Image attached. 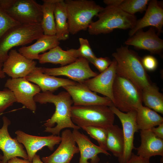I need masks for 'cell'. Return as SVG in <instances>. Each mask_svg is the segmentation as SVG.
I'll use <instances>...</instances> for the list:
<instances>
[{
    "instance_id": "1",
    "label": "cell",
    "mask_w": 163,
    "mask_h": 163,
    "mask_svg": "<svg viewBox=\"0 0 163 163\" xmlns=\"http://www.w3.org/2000/svg\"><path fill=\"white\" fill-rule=\"evenodd\" d=\"M34 100L36 102L41 104L52 103L55 106L54 113L43 124L46 127L44 132L59 136L61 130L66 128L80 129L72 120L71 110L73 102L66 91H61L57 95L50 91L40 92L34 96Z\"/></svg>"
},
{
    "instance_id": "2",
    "label": "cell",
    "mask_w": 163,
    "mask_h": 163,
    "mask_svg": "<svg viewBox=\"0 0 163 163\" xmlns=\"http://www.w3.org/2000/svg\"><path fill=\"white\" fill-rule=\"evenodd\" d=\"M112 56L116 63L117 75L129 80L141 90L151 84L142 59L136 52L121 46Z\"/></svg>"
},
{
    "instance_id": "3",
    "label": "cell",
    "mask_w": 163,
    "mask_h": 163,
    "mask_svg": "<svg viewBox=\"0 0 163 163\" xmlns=\"http://www.w3.org/2000/svg\"><path fill=\"white\" fill-rule=\"evenodd\" d=\"M98 19L92 22L88 28L91 35L107 34L116 29H132L137 21L135 15L124 12L118 7L107 5L97 16Z\"/></svg>"
},
{
    "instance_id": "4",
    "label": "cell",
    "mask_w": 163,
    "mask_h": 163,
    "mask_svg": "<svg viewBox=\"0 0 163 163\" xmlns=\"http://www.w3.org/2000/svg\"><path fill=\"white\" fill-rule=\"evenodd\" d=\"M68 17L69 33L75 34L81 30H85L103 7L91 0L64 1Z\"/></svg>"
},
{
    "instance_id": "5",
    "label": "cell",
    "mask_w": 163,
    "mask_h": 163,
    "mask_svg": "<svg viewBox=\"0 0 163 163\" xmlns=\"http://www.w3.org/2000/svg\"><path fill=\"white\" fill-rule=\"evenodd\" d=\"M71 114L72 122L80 128L94 126L107 129L113 124L115 118L109 107L103 105H73Z\"/></svg>"
},
{
    "instance_id": "6",
    "label": "cell",
    "mask_w": 163,
    "mask_h": 163,
    "mask_svg": "<svg viewBox=\"0 0 163 163\" xmlns=\"http://www.w3.org/2000/svg\"><path fill=\"white\" fill-rule=\"evenodd\" d=\"M43 34L41 23L20 24L12 28L0 40V62L7 60L13 48L30 43Z\"/></svg>"
},
{
    "instance_id": "7",
    "label": "cell",
    "mask_w": 163,
    "mask_h": 163,
    "mask_svg": "<svg viewBox=\"0 0 163 163\" xmlns=\"http://www.w3.org/2000/svg\"><path fill=\"white\" fill-rule=\"evenodd\" d=\"M113 105L124 113L142 105V90L129 80L116 75L113 86Z\"/></svg>"
},
{
    "instance_id": "8",
    "label": "cell",
    "mask_w": 163,
    "mask_h": 163,
    "mask_svg": "<svg viewBox=\"0 0 163 163\" xmlns=\"http://www.w3.org/2000/svg\"><path fill=\"white\" fill-rule=\"evenodd\" d=\"M0 6L21 24L41 23V5L34 0H0Z\"/></svg>"
},
{
    "instance_id": "9",
    "label": "cell",
    "mask_w": 163,
    "mask_h": 163,
    "mask_svg": "<svg viewBox=\"0 0 163 163\" xmlns=\"http://www.w3.org/2000/svg\"><path fill=\"white\" fill-rule=\"evenodd\" d=\"M89 62L82 57L78 58L73 63L61 67L49 68L40 67L43 73L50 75H64L78 83L97 75L90 68Z\"/></svg>"
},
{
    "instance_id": "10",
    "label": "cell",
    "mask_w": 163,
    "mask_h": 163,
    "mask_svg": "<svg viewBox=\"0 0 163 163\" xmlns=\"http://www.w3.org/2000/svg\"><path fill=\"white\" fill-rule=\"evenodd\" d=\"M5 87L13 93L17 102L33 112L36 110L34 96L41 91L38 85L30 83L24 78H9Z\"/></svg>"
},
{
    "instance_id": "11",
    "label": "cell",
    "mask_w": 163,
    "mask_h": 163,
    "mask_svg": "<svg viewBox=\"0 0 163 163\" xmlns=\"http://www.w3.org/2000/svg\"><path fill=\"white\" fill-rule=\"evenodd\" d=\"M109 107L119 118L122 125L124 148L123 156L118 161L119 163H126L130 158L133 150L135 148L133 144L134 135L138 130L136 123V112L134 110L123 112L114 105Z\"/></svg>"
},
{
    "instance_id": "12",
    "label": "cell",
    "mask_w": 163,
    "mask_h": 163,
    "mask_svg": "<svg viewBox=\"0 0 163 163\" xmlns=\"http://www.w3.org/2000/svg\"><path fill=\"white\" fill-rule=\"evenodd\" d=\"M37 62L28 59L16 50L11 49L3 63L2 70L11 78H25L36 69Z\"/></svg>"
},
{
    "instance_id": "13",
    "label": "cell",
    "mask_w": 163,
    "mask_h": 163,
    "mask_svg": "<svg viewBox=\"0 0 163 163\" xmlns=\"http://www.w3.org/2000/svg\"><path fill=\"white\" fill-rule=\"evenodd\" d=\"M3 124L0 129V149L3 155L0 154V163H7L11 158L20 157L28 160V157L23 145L19 143L16 138H12L8 130L11 124L10 120L4 116L3 117Z\"/></svg>"
},
{
    "instance_id": "14",
    "label": "cell",
    "mask_w": 163,
    "mask_h": 163,
    "mask_svg": "<svg viewBox=\"0 0 163 163\" xmlns=\"http://www.w3.org/2000/svg\"><path fill=\"white\" fill-rule=\"evenodd\" d=\"M16 139L25 147L28 157V160L31 162L36 152L45 146L53 151L54 146L60 143L61 140L59 136L51 135L45 136H34L27 134L20 130L15 132Z\"/></svg>"
},
{
    "instance_id": "15",
    "label": "cell",
    "mask_w": 163,
    "mask_h": 163,
    "mask_svg": "<svg viewBox=\"0 0 163 163\" xmlns=\"http://www.w3.org/2000/svg\"><path fill=\"white\" fill-rule=\"evenodd\" d=\"M70 95L75 105H99L109 107L114 105L109 98L97 95L82 83L77 82L73 85L62 87Z\"/></svg>"
},
{
    "instance_id": "16",
    "label": "cell",
    "mask_w": 163,
    "mask_h": 163,
    "mask_svg": "<svg viewBox=\"0 0 163 163\" xmlns=\"http://www.w3.org/2000/svg\"><path fill=\"white\" fill-rule=\"evenodd\" d=\"M155 30L151 27L145 31L142 29L139 30L129 37L125 44L147 50L152 54H160L163 50V40L159 37Z\"/></svg>"
},
{
    "instance_id": "17",
    "label": "cell",
    "mask_w": 163,
    "mask_h": 163,
    "mask_svg": "<svg viewBox=\"0 0 163 163\" xmlns=\"http://www.w3.org/2000/svg\"><path fill=\"white\" fill-rule=\"evenodd\" d=\"M61 140L56 150L51 155L42 157L44 163H70L74 155L79 152L72 132L69 129L63 131Z\"/></svg>"
},
{
    "instance_id": "18",
    "label": "cell",
    "mask_w": 163,
    "mask_h": 163,
    "mask_svg": "<svg viewBox=\"0 0 163 163\" xmlns=\"http://www.w3.org/2000/svg\"><path fill=\"white\" fill-rule=\"evenodd\" d=\"M116 62L113 59L110 66L104 72L82 83L90 90L110 98L113 103V86L116 75Z\"/></svg>"
},
{
    "instance_id": "19",
    "label": "cell",
    "mask_w": 163,
    "mask_h": 163,
    "mask_svg": "<svg viewBox=\"0 0 163 163\" xmlns=\"http://www.w3.org/2000/svg\"><path fill=\"white\" fill-rule=\"evenodd\" d=\"M149 26L155 28L159 36L163 32L162 4L156 0L149 1L144 16L137 20L134 27L130 30L129 35L130 37L138 30Z\"/></svg>"
},
{
    "instance_id": "20",
    "label": "cell",
    "mask_w": 163,
    "mask_h": 163,
    "mask_svg": "<svg viewBox=\"0 0 163 163\" xmlns=\"http://www.w3.org/2000/svg\"><path fill=\"white\" fill-rule=\"evenodd\" d=\"M72 133L80 154L79 163H98L100 158L98 155L99 153L110 155L107 151L94 144L87 136L78 129H74Z\"/></svg>"
},
{
    "instance_id": "21",
    "label": "cell",
    "mask_w": 163,
    "mask_h": 163,
    "mask_svg": "<svg viewBox=\"0 0 163 163\" xmlns=\"http://www.w3.org/2000/svg\"><path fill=\"white\" fill-rule=\"evenodd\" d=\"M29 82L37 84L42 92H53L59 87L75 84L77 82L68 79L59 78L43 73L40 67H37L34 72L25 77Z\"/></svg>"
},
{
    "instance_id": "22",
    "label": "cell",
    "mask_w": 163,
    "mask_h": 163,
    "mask_svg": "<svg viewBox=\"0 0 163 163\" xmlns=\"http://www.w3.org/2000/svg\"><path fill=\"white\" fill-rule=\"evenodd\" d=\"M141 143L136 149L137 155L150 159L152 156H163V139L158 137L150 129L140 130Z\"/></svg>"
},
{
    "instance_id": "23",
    "label": "cell",
    "mask_w": 163,
    "mask_h": 163,
    "mask_svg": "<svg viewBox=\"0 0 163 163\" xmlns=\"http://www.w3.org/2000/svg\"><path fill=\"white\" fill-rule=\"evenodd\" d=\"M79 58L77 49L64 50L58 45L47 52L40 54L38 60L41 64L51 63L64 66L73 62Z\"/></svg>"
},
{
    "instance_id": "24",
    "label": "cell",
    "mask_w": 163,
    "mask_h": 163,
    "mask_svg": "<svg viewBox=\"0 0 163 163\" xmlns=\"http://www.w3.org/2000/svg\"><path fill=\"white\" fill-rule=\"evenodd\" d=\"M59 41L56 35L43 34L30 45L20 48L18 52L26 58L33 60L38 59L39 54L59 45Z\"/></svg>"
},
{
    "instance_id": "25",
    "label": "cell",
    "mask_w": 163,
    "mask_h": 163,
    "mask_svg": "<svg viewBox=\"0 0 163 163\" xmlns=\"http://www.w3.org/2000/svg\"><path fill=\"white\" fill-rule=\"evenodd\" d=\"M106 148L113 155L120 159L123 155L124 141L123 131L118 125H113L107 129Z\"/></svg>"
},
{
    "instance_id": "26",
    "label": "cell",
    "mask_w": 163,
    "mask_h": 163,
    "mask_svg": "<svg viewBox=\"0 0 163 163\" xmlns=\"http://www.w3.org/2000/svg\"><path fill=\"white\" fill-rule=\"evenodd\" d=\"M138 130L149 129L163 123V118L156 111L142 105L136 110Z\"/></svg>"
},
{
    "instance_id": "27",
    "label": "cell",
    "mask_w": 163,
    "mask_h": 163,
    "mask_svg": "<svg viewBox=\"0 0 163 163\" xmlns=\"http://www.w3.org/2000/svg\"><path fill=\"white\" fill-rule=\"evenodd\" d=\"M54 15L56 28V35L59 41L65 40L69 38L70 33L64 0H57Z\"/></svg>"
},
{
    "instance_id": "28",
    "label": "cell",
    "mask_w": 163,
    "mask_h": 163,
    "mask_svg": "<svg viewBox=\"0 0 163 163\" xmlns=\"http://www.w3.org/2000/svg\"><path fill=\"white\" fill-rule=\"evenodd\" d=\"M57 0H43V3L41 5L42 18L41 24L44 35H56L54 11Z\"/></svg>"
},
{
    "instance_id": "29",
    "label": "cell",
    "mask_w": 163,
    "mask_h": 163,
    "mask_svg": "<svg viewBox=\"0 0 163 163\" xmlns=\"http://www.w3.org/2000/svg\"><path fill=\"white\" fill-rule=\"evenodd\" d=\"M142 100L146 107L163 114V95L158 88L151 84L142 90Z\"/></svg>"
},
{
    "instance_id": "30",
    "label": "cell",
    "mask_w": 163,
    "mask_h": 163,
    "mask_svg": "<svg viewBox=\"0 0 163 163\" xmlns=\"http://www.w3.org/2000/svg\"><path fill=\"white\" fill-rule=\"evenodd\" d=\"M149 0H122L118 7L127 13L135 15L137 12L145 11Z\"/></svg>"
},
{
    "instance_id": "31",
    "label": "cell",
    "mask_w": 163,
    "mask_h": 163,
    "mask_svg": "<svg viewBox=\"0 0 163 163\" xmlns=\"http://www.w3.org/2000/svg\"><path fill=\"white\" fill-rule=\"evenodd\" d=\"M92 138L97 141L99 146L107 151L106 141L107 136V129L94 126H86L82 127Z\"/></svg>"
},
{
    "instance_id": "32",
    "label": "cell",
    "mask_w": 163,
    "mask_h": 163,
    "mask_svg": "<svg viewBox=\"0 0 163 163\" xmlns=\"http://www.w3.org/2000/svg\"><path fill=\"white\" fill-rule=\"evenodd\" d=\"M20 24L11 17L0 6V40L9 30Z\"/></svg>"
},
{
    "instance_id": "33",
    "label": "cell",
    "mask_w": 163,
    "mask_h": 163,
    "mask_svg": "<svg viewBox=\"0 0 163 163\" xmlns=\"http://www.w3.org/2000/svg\"><path fill=\"white\" fill-rule=\"evenodd\" d=\"M79 41L80 45L77 50L80 57L85 58L89 62L97 57L92 51L87 39L80 37Z\"/></svg>"
},
{
    "instance_id": "34",
    "label": "cell",
    "mask_w": 163,
    "mask_h": 163,
    "mask_svg": "<svg viewBox=\"0 0 163 163\" xmlns=\"http://www.w3.org/2000/svg\"><path fill=\"white\" fill-rule=\"evenodd\" d=\"M17 102L13 92L8 89L0 91V113Z\"/></svg>"
},
{
    "instance_id": "35",
    "label": "cell",
    "mask_w": 163,
    "mask_h": 163,
    "mask_svg": "<svg viewBox=\"0 0 163 163\" xmlns=\"http://www.w3.org/2000/svg\"><path fill=\"white\" fill-rule=\"evenodd\" d=\"M89 62L93 64L101 73L107 69L111 64L112 61L107 57H96Z\"/></svg>"
},
{
    "instance_id": "36",
    "label": "cell",
    "mask_w": 163,
    "mask_h": 163,
    "mask_svg": "<svg viewBox=\"0 0 163 163\" xmlns=\"http://www.w3.org/2000/svg\"><path fill=\"white\" fill-rule=\"evenodd\" d=\"M142 62L145 69L149 71L155 70L158 65L157 59L153 56L148 55L144 57L141 59Z\"/></svg>"
},
{
    "instance_id": "37",
    "label": "cell",
    "mask_w": 163,
    "mask_h": 163,
    "mask_svg": "<svg viewBox=\"0 0 163 163\" xmlns=\"http://www.w3.org/2000/svg\"><path fill=\"white\" fill-rule=\"evenodd\" d=\"M126 163H150V159L142 157L132 152L130 158Z\"/></svg>"
},
{
    "instance_id": "38",
    "label": "cell",
    "mask_w": 163,
    "mask_h": 163,
    "mask_svg": "<svg viewBox=\"0 0 163 163\" xmlns=\"http://www.w3.org/2000/svg\"><path fill=\"white\" fill-rule=\"evenodd\" d=\"M150 129L156 136L163 139V123L157 127H153Z\"/></svg>"
},
{
    "instance_id": "39",
    "label": "cell",
    "mask_w": 163,
    "mask_h": 163,
    "mask_svg": "<svg viewBox=\"0 0 163 163\" xmlns=\"http://www.w3.org/2000/svg\"><path fill=\"white\" fill-rule=\"evenodd\" d=\"M7 163H31L28 160L21 159L17 157L12 158L8 160Z\"/></svg>"
},
{
    "instance_id": "40",
    "label": "cell",
    "mask_w": 163,
    "mask_h": 163,
    "mask_svg": "<svg viewBox=\"0 0 163 163\" xmlns=\"http://www.w3.org/2000/svg\"><path fill=\"white\" fill-rule=\"evenodd\" d=\"M122 0H104V3L107 5L118 7Z\"/></svg>"
},
{
    "instance_id": "41",
    "label": "cell",
    "mask_w": 163,
    "mask_h": 163,
    "mask_svg": "<svg viewBox=\"0 0 163 163\" xmlns=\"http://www.w3.org/2000/svg\"><path fill=\"white\" fill-rule=\"evenodd\" d=\"M31 163H44L40 158L39 155L36 154L34 156Z\"/></svg>"
},
{
    "instance_id": "42",
    "label": "cell",
    "mask_w": 163,
    "mask_h": 163,
    "mask_svg": "<svg viewBox=\"0 0 163 163\" xmlns=\"http://www.w3.org/2000/svg\"><path fill=\"white\" fill-rule=\"evenodd\" d=\"M3 63L0 62V78H3L5 77V74L2 70Z\"/></svg>"
},
{
    "instance_id": "43",
    "label": "cell",
    "mask_w": 163,
    "mask_h": 163,
    "mask_svg": "<svg viewBox=\"0 0 163 163\" xmlns=\"http://www.w3.org/2000/svg\"><path fill=\"white\" fill-rule=\"evenodd\" d=\"M2 113H0V115H2Z\"/></svg>"
},
{
    "instance_id": "44",
    "label": "cell",
    "mask_w": 163,
    "mask_h": 163,
    "mask_svg": "<svg viewBox=\"0 0 163 163\" xmlns=\"http://www.w3.org/2000/svg\"><path fill=\"white\" fill-rule=\"evenodd\" d=\"M106 163H109V162H106Z\"/></svg>"
}]
</instances>
